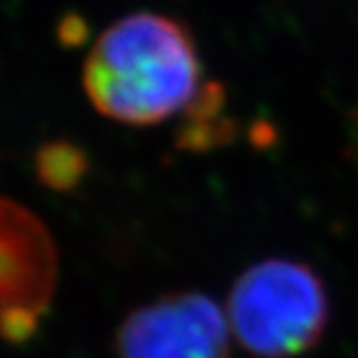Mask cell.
I'll use <instances>...</instances> for the list:
<instances>
[{
    "instance_id": "277c9868",
    "label": "cell",
    "mask_w": 358,
    "mask_h": 358,
    "mask_svg": "<svg viewBox=\"0 0 358 358\" xmlns=\"http://www.w3.org/2000/svg\"><path fill=\"white\" fill-rule=\"evenodd\" d=\"M5 227L15 234L17 244L9 238L3 244V309H27L39 315L55 283V248L35 218L29 229V246H22V236L9 218Z\"/></svg>"
},
{
    "instance_id": "7a4b0ae2",
    "label": "cell",
    "mask_w": 358,
    "mask_h": 358,
    "mask_svg": "<svg viewBox=\"0 0 358 358\" xmlns=\"http://www.w3.org/2000/svg\"><path fill=\"white\" fill-rule=\"evenodd\" d=\"M229 328L259 358H289L317 343L328 320L320 276L304 264L268 259L248 268L227 302Z\"/></svg>"
},
{
    "instance_id": "30bf717a",
    "label": "cell",
    "mask_w": 358,
    "mask_h": 358,
    "mask_svg": "<svg viewBox=\"0 0 358 358\" xmlns=\"http://www.w3.org/2000/svg\"><path fill=\"white\" fill-rule=\"evenodd\" d=\"M250 141H252L255 147H259V149L270 147L276 141V130L266 121H257L252 125V130H250Z\"/></svg>"
},
{
    "instance_id": "5b68a950",
    "label": "cell",
    "mask_w": 358,
    "mask_h": 358,
    "mask_svg": "<svg viewBox=\"0 0 358 358\" xmlns=\"http://www.w3.org/2000/svg\"><path fill=\"white\" fill-rule=\"evenodd\" d=\"M87 153L73 143L52 141L39 147L35 156L37 179L55 192H69L87 177Z\"/></svg>"
},
{
    "instance_id": "ba28073f",
    "label": "cell",
    "mask_w": 358,
    "mask_h": 358,
    "mask_svg": "<svg viewBox=\"0 0 358 358\" xmlns=\"http://www.w3.org/2000/svg\"><path fill=\"white\" fill-rule=\"evenodd\" d=\"M37 313L27 309H3V332L13 343H22L35 335Z\"/></svg>"
},
{
    "instance_id": "3957f363",
    "label": "cell",
    "mask_w": 358,
    "mask_h": 358,
    "mask_svg": "<svg viewBox=\"0 0 358 358\" xmlns=\"http://www.w3.org/2000/svg\"><path fill=\"white\" fill-rule=\"evenodd\" d=\"M117 354L119 358H227L229 320L208 296H166L123 322Z\"/></svg>"
},
{
    "instance_id": "52a82bcc",
    "label": "cell",
    "mask_w": 358,
    "mask_h": 358,
    "mask_svg": "<svg viewBox=\"0 0 358 358\" xmlns=\"http://www.w3.org/2000/svg\"><path fill=\"white\" fill-rule=\"evenodd\" d=\"M224 87L218 85V83H208L203 85L192 101L186 108V119H192V121H214L218 119L222 106H224Z\"/></svg>"
},
{
    "instance_id": "8992f818",
    "label": "cell",
    "mask_w": 358,
    "mask_h": 358,
    "mask_svg": "<svg viewBox=\"0 0 358 358\" xmlns=\"http://www.w3.org/2000/svg\"><path fill=\"white\" fill-rule=\"evenodd\" d=\"M236 138L234 119H214V121H192L186 119L175 134V145L186 151H210Z\"/></svg>"
},
{
    "instance_id": "6da1fadb",
    "label": "cell",
    "mask_w": 358,
    "mask_h": 358,
    "mask_svg": "<svg viewBox=\"0 0 358 358\" xmlns=\"http://www.w3.org/2000/svg\"><path fill=\"white\" fill-rule=\"evenodd\" d=\"M199 85L192 39L156 13L127 15L101 35L85 63V91L108 119L153 125L186 110Z\"/></svg>"
},
{
    "instance_id": "9c48e42d",
    "label": "cell",
    "mask_w": 358,
    "mask_h": 358,
    "mask_svg": "<svg viewBox=\"0 0 358 358\" xmlns=\"http://www.w3.org/2000/svg\"><path fill=\"white\" fill-rule=\"evenodd\" d=\"M89 39V27L83 15L67 13L59 24V41L65 48H78Z\"/></svg>"
}]
</instances>
